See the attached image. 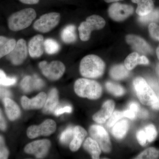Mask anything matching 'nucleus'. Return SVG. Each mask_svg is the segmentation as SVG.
Returning a JSON list of instances; mask_svg holds the SVG:
<instances>
[{"label": "nucleus", "mask_w": 159, "mask_h": 159, "mask_svg": "<svg viewBox=\"0 0 159 159\" xmlns=\"http://www.w3.org/2000/svg\"><path fill=\"white\" fill-rule=\"evenodd\" d=\"M21 87L25 93H29L34 89H33V77L30 76H26L20 84Z\"/></svg>", "instance_id": "obj_33"}, {"label": "nucleus", "mask_w": 159, "mask_h": 159, "mask_svg": "<svg viewBox=\"0 0 159 159\" xmlns=\"http://www.w3.org/2000/svg\"><path fill=\"white\" fill-rule=\"evenodd\" d=\"M91 136L97 142L103 152L109 153L111 150L112 145L108 134L102 126L93 125L90 127Z\"/></svg>", "instance_id": "obj_8"}, {"label": "nucleus", "mask_w": 159, "mask_h": 159, "mask_svg": "<svg viewBox=\"0 0 159 159\" xmlns=\"http://www.w3.org/2000/svg\"><path fill=\"white\" fill-rule=\"evenodd\" d=\"M106 87L109 93L116 97L122 96L125 93V89L122 86L111 81L106 83Z\"/></svg>", "instance_id": "obj_28"}, {"label": "nucleus", "mask_w": 159, "mask_h": 159, "mask_svg": "<svg viewBox=\"0 0 159 159\" xmlns=\"http://www.w3.org/2000/svg\"><path fill=\"white\" fill-rule=\"evenodd\" d=\"M74 91L80 97L97 99L101 97L102 88L99 83L93 80L80 78L74 84Z\"/></svg>", "instance_id": "obj_3"}, {"label": "nucleus", "mask_w": 159, "mask_h": 159, "mask_svg": "<svg viewBox=\"0 0 159 159\" xmlns=\"http://www.w3.org/2000/svg\"><path fill=\"white\" fill-rule=\"evenodd\" d=\"M28 52L25 40L21 39L18 40L14 49L7 55V57L14 65H20L27 58Z\"/></svg>", "instance_id": "obj_10"}, {"label": "nucleus", "mask_w": 159, "mask_h": 159, "mask_svg": "<svg viewBox=\"0 0 159 159\" xmlns=\"http://www.w3.org/2000/svg\"><path fill=\"white\" fill-rule=\"evenodd\" d=\"M47 98L45 93L41 92L31 99H29L25 96H23L21 102L23 108L25 109H39L44 106Z\"/></svg>", "instance_id": "obj_15"}, {"label": "nucleus", "mask_w": 159, "mask_h": 159, "mask_svg": "<svg viewBox=\"0 0 159 159\" xmlns=\"http://www.w3.org/2000/svg\"><path fill=\"white\" fill-rule=\"evenodd\" d=\"M74 128L72 126H69L65 130L62 132L60 136V142L64 145H67L71 141L74 137Z\"/></svg>", "instance_id": "obj_29"}, {"label": "nucleus", "mask_w": 159, "mask_h": 159, "mask_svg": "<svg viewBox=\"0 0 159 159\" xmlns=\"http://www.w3.org/2000/svg\"><path fill=\"white\" fill-rule=\"evenodd\" d=\"M149 61L145 56H140L137 52H133L126 57L124 65L127 70H131L138 65H148Z\"/></svg>", "instance_id": "obj_17"}, {"label": "nucleus", "mask_w": 159, "mask_h": 159, "mask_svg": "<svg viewBox=\"0 0 159 159\" xmlns=\"http://www.w3.org/2000/svg\"><path fill=\"white\" fill-rule=\"evenodd\" d=\"M51 145V142L48 139L37 140L26 145L25 151L26 153L34 155L38 158H42L48 152Z\"/></svg>", "instance_id": "obj_12"}, {"label": "nucleus", "mask_w": 159, "mask_h": 159, "mask_svg": "<svg viewBox=\"0 0 159 159\" xmlns=\"http://www.w3.org/2000/svg\"><path fill=\"white\" fill-rule=\"evenodd\" d=\"M105 64L97 55L90 54L81 60L80 72L83 77L88 78H97L104 74Z\"/></svg>", "instance_id": "obj_1"}, {"label": "nucleus", "mask_w": 159, "mask_h": 159, "mask_svg": "<svg viewBox=\"0 0 159 159\" xmlns=\"http://www.w3.org/2000/svg\"><path fill=\"white\" fill-rule=\"evenodd\" d=\"M72 108L70 106H66L64 107H58L55 109L54 114L55 116H59L65 113H70L72 112Z\"/></svg>", "instance_id": "obj_39"}, {"label": "nucleus", "mask_w": 159, "mask_h": 159, "mask_svg": "<svg viewBox=\"0 0 159 159\" xmlns=\"http://www.w3.org/2000/svg\"><path fill=\"white\" fill-rule=\"evenodd\" d=\"M115 107V102L113 100H108L106 101L102 105L101 110L93 116L94 121L97 123H104L113 112Z\"/></svg>", "instance_id": "obj_16"}, {"label": "nucleus", "mask_w": 159, "mask_h": 159, "mask_svg": "<svg viewBox=\"0 0 159 159\" xmlns=\"http://www.w3.org/2000/svg\"><path fill=\"white\" fill-rule=\"evenodd\" d=\"M39 67L44 76L51 80L59 79L66 70L64 64L59 61H54L49 64L43 61L39 63Z\"/></svg>", "instance_id": "obj_7"}, {"label": "nucleus", "mask_w": 159, "mask_h": 159, "mask_svg": "<svg viewBox=\"0 0 159 159\" xmlns=\"http://www.w3.org/2000/svg\"><path fill=\"white\" fill-rule=\"evenodd\" d=\"M157 97V100L155 103L152 104L151 106L154 109L159 110V94H158Z\"/></svg>", "instance_id": "obj_47"}, {"label": "nucleus", "mask_w": 159, "mask_h": 159, "mask_svg": "<svg viewBox=\"0 0 159 159\" xmlns=\"http://www.w3.org/2000/svg\"><path fill=\"white\" fill-rule=\"evenodd\" d=\"M129 70H127L125 65L122 64L114 66L110 71V75L113 79L121 80L128 77Z\"/></svg>", "instance_id": "obj_26"}, {"label": "nucleus", "mask_w": 159, "mask_h": 159, "mask_svg": "<svg viewBox=\"0 0 159 159\" xmlns=\"http://www.w3.org/2000/svg\"><path fill=\"white\" fill-rule=\"evenodd\" d=\"M36 12L32 8H26L16 11L8 19L9 29L13 31H21L29 27L36 17Z\"/></svg>", "instance_id": "obj_2"}, {"label": "nucleus", "mask_w": 159, "mask_h": 159, "mask_svg": "<svg viewBox=\"0 0 159 159\" xmlns=\"http://www.w3.org/2000/svg\"><path fill=\"white\" fill-rule=\"evenodd\" d=\"M17 79L15 77H8L5 72L0 69V85L9 86L16 83Z\"/></svg>", "instance_id": "obj_32"}, {"label": "nucleus", "mask_w": 159, "mask_h": 159, "mask_svg": "<svg viewBox=\"0 0 159 159\" xmlns=\"http://www.w3.org/2000/svg\"><path fill=\"white\" fill-rule=\"evenodd\" d=\"M129 124L126 119L116 122L112 129V134L117 139H122L128 131Z\"/></svg>", "instance_id": "obj_24"}, {"label": "nucleus", "mask_w": 159, "mask_h": 159, "mask_svg": "<svg viewBox=\"0 0 159 159\" xmlns=\"http://www.w3.org/2000/svg\"><path fill=\"white\" fill-rule=\"evenodd\" d=\"M134 9L130 5L115 3L109 8L108 12L110 17L116 21H122L133 13Z\"/></svg>", "instance_id": "obj_11"}, {"label": "nucleus", "mask_w": 159, "mask_h": 159, "mask_svg": "<svg viewBox=\"0 0 159 159\" xmlns=\"http://www.w3.org/2000/svg\"><path fill=\"white\" fill-rule=\"evenodd\" d=\"M157 56L159 60V47H158L157 48Z\"/></svg>", "instance_id": "obj_49"}, {"label": "nucleus", "mask_w": 159, "mask_h": 159, "mask_svg": "<svg viewBox=\"0 0 159 159\" xmlns=\"http://www.w3.org/2000/svg\"><path fill=\"white\" fill-rule=\"evenodd\" d=\"M20 2L26 5H36L39 3L40 0H19Z\"/></svg>", "instance_id": "obj_45"}, {"label": "nucleus", "mask_w": 159, "mask_h": 159, "mask_svg": "<svg viewBox=\"0 0 159 159\" xmlns=\"http://www.w3.org/2000/svg\"><path fill=\"white\" fill-rule=\"evenodd\" d=\"M124 117L123 111H116L113 112L110 117L109 118L107 122V125L108 127H111L113 126L114 125L118 122L119 120Z\"/></svg>", "instance_id": "obj_35"}, {"label": "nucleus", "mask_w": 159, "mask_h": 159, "mask_svg": "<svg viewBox=\"0 0 159 159\" xmlns=\"http://www.w3.org/2000/svg\"><path fill=\"white\" fill-rule=\"evenodd\" d=\"M105 24V20L99 16L94 15L89 16L85 21L80 24L78 28L80 39L83 41H88L92 31L103 29Z\"/></svg>", "instance_id": "obj_5"}, {"label": "nucleus", "mask_w": 159, "mask_h": 159, "mask_svg": "<svg viewBox=\"0 0 159 159\" xmlns=\"http://www.w3.org/2000/svg\"><path fill=\"white\" fill-rule=\"evenodd\" d=\"M9 154V151L5 145L4 139L0 136V159L8 158Z\"/></svg>", "instance_id": "obj_37"}, {"label": "nucleus", "mask_w": 159, "mask_h": 159, "mask_svg": "<svg viewBox=\"0 0 159 159\" xmlns=\"http://www.w3.org/2000/svg\"><path fill=\"white\" fill-rule=\"evenodd\" d=\"M44 50L48 54L57 53L60 49V46L57 41L53 39H47L44 43Z\"/></svg>", "instance_id": "obj_27"}, {"label": "nucleus", "mask_w": 159, "mask_h": 159, "mask_svg": "<svg viewBox=\"0 0 159 159\" xmlns=\"http://www.w3.org/2000/svg\"><path fill=\"white\" fill-rule=\"evenodd\" d=\"M145 131L148 142H153L157 136V131L155 126L152 124L147 125L145 127Z\"/></svg>", "instance_id": "obj_34"}, {"label": "nucleus", "mask_w": 159, "mask_h": 159, "mask_svg": "<svg viewBox=\"0 0 159 159\" xmlns=\"http://www.w3.org/2000/svg\"><path fill=\"white\" fill-rule=\"evenodd\" d=\"M126 43L135 51L143 54H149L152 49L147 43L142 38L134 34H128L125 37Z\"/></svg>", "instance_id": "obj_13"}, {"label": "nucleus", "mask_w": 159, "mask_h": 159, "mask_svg": "<svg viewBox=\"0 0 159 159\" xmlns=\"http://www.w3.org/2000/svg\"><path fill=\"white\" fill-rule=\"evenodd\" d=\"M33 89H34L39 90L42 88L44 85L43 81L37 77L36 75H34L33 77Z\"/></svg>", "instance_id": "obj_40"}, {"label": "nucleus", "mask_w": 159, "mask_h": 159, "mask_svg": "<svg viewBox=\"0 0 159 159\" xmlns=\"http://www.w3.org/2000/svg\"><path fill=\"white\" fill-rule=\"evenodd\" d=\"M123 113L124 117H126V118H129L131 119H133L135 118L136 115V113L130 109L123 111Z\"/></svg>", "instance_id": "obj_42"}, {"label": "nucleus", "mask_w": 159, "mask_h": 159, "mask_svg": "<svg viewBox=\"0 0 159 159\" xmlns=\"http://www.w3.org/2000/svg\"><path fill=\"white\" fill-rule=\"evenodd\" d=\"M11 96V93L3 86L0 85V98H6Z\"/></svg>", "instance_id": "obj_41"}, {"label": "nucleus", "mask_w": 159, "mask_h": 159, "mask_svg": "<svg viewBox=\"0 0 159 159\" xmlns=\"http://www.w3.org/2000/svg\"><path fill=\"white\" fill-rule=\"evenodd\" d=\"M87 134V133L84 129L80 126H75L74 137L70 144V148L72 151H77L79 149Z\"/></svg>", "instance_id": "obj_18"}, {"label": "nucleus", "mask_w": 159, "mask_h": 159, "mask_svg": "<svg viewBox=\"0 0 159 159\" xmlns=\"http://www.w3.org/2000/svg\"><path fill=\"white\" fill-rule=\"evenodd\" d=\"M58 103V92L56 89H53L50 91L48 96L46 99L44 106L43 112L48 114L55 110Z\"/></svg>", "instance_id": "obj_20"}, {"label": "nucleus", "mask_w": 159, "mask_h": 159, "mask_svg": "<svg viewBox=\"0 0 159 159\" xmlns=\"http://www.w3.org/2000/svg\"><path fill=\"white\" fill-rule=\"evenodd\" d=\"M104 1L107 3H111L118 2V1H122V0H104Z\"/></svg>", "instance_id": "obj_48"}, {"label": "nucleus", "mask_w": 159, "mask_h": 159, "mask_svg": "<svg viewBox=\"0 0 159 159\" xmlns=\"http://www.w3.org/2000/svg\"><path fill=\"white\" fill-rule=\"evenodd\" d=\"M132 2L138 4L136 12L139 16L147 15L153 10L154 5L152 0H132Z\"/></svg>", "instance_id": "obj_21"}, {"label": "nucleus", "mask_w": 159, "mask_h": 159, "mask_svg": "<svg viewBox=\"0 0 159 159\" xmlns=\"http://www.w3.org/2000/svg\"><path fill=\"white\" fill-rule=\"evenodd\" d=\"M133 85L138 98L142 104L152 106L157 102L156 94L144 78L137 77L134 79Z\"/></svg>", "instance_id": "obj_4"}, {"label": "nucleus", "mask_w": 159, "mask_h": 159, "mask_svg": "<svg viewBox=\"0 0 159 159\" xmlns=\"http://www.w3.org/2000/svg\"><path fill=\"white\" fill-rule=\"evenodd\" d=\"M60 13L50 12L43 15L33 24L34 30L41 33L50 32L59 24L60 21Z\"/></svg>", "instance_id": "obj_6"}, {"label": "nucleus", "mask_w": 159, "mask_h": 159, "mask_svg": "<svg viewBox=\"0 0 159 159\" xmlns=\"http://www.w3.org/2000/svg\"><path fill=\"white\" fill-rule=\"evenodd\" d=\"M159 19V10L158 9L153 10L149 14L144 16H140L139 20L142 24H145L149 22L156 21Z\"/></svg>", "instance_id": "obj_31"}, {"label": "nucleus", "mask_w": 159, "mask_h": 159, "mask_svg": "<svg viewBox=\"0 0 159 159\" xmlns=\"http://www.w3.org/2000/svg\"><path fill=\"white\" fill-rule=\"evenodd\" d=\"M139 112V117L140 118H143V119H145V118H147L148 116V113L146 110L142 109Z\"/></svg>", "instance_id": "obj_46"}, {"label": "nucleus", "mask_w": 159, "mask_h": 159, "mask_svg": "<svg viewBox=\"0 0 159 159\" xmlns=\"http://www.w3.org/2000/svg\"><path fill=\"white\" fill-rule=\"evenodd\" d=\"M148 30L152 37L159 41V25L155 23H151L148 26Z\"/></svg>", "instance_id": "obj_36"}, {"label": "nucleus", "mask_w": 159, "mask_h": 159, "mask_svg": "<svg viewBox=\"0 0 159 159\" xmlns=\"http://www.w3.org/2000/svg\"><path fill=\"white\" fill-rule=\"evenodd\" d=\"M44 40L43 35L37 34L29 41L28 50L29 55L32 58H38L43 54Z\"/></svg>", "instance_id": "obj_14"}, {"label": "nucleus", "mask_w": 159, "mask_h": 159, "mask_svg": "<svg viewBox=\"0 0 159 159\" xmlns=\"http://www.w3.org/2000/svg\"><path fill=\"white\" fill-rule=\"evenodd\" d=\"M129 109L134 112L135 113L139 112V105L138 103L134 102H130L129 105Z\"/></svg>", "instance_id": "obj_44"}, {"label": "nucleus", "mask_w": 159, "mask_h": 159, "mask_svg": "<svg viewBox=\"0 0 159 159\" xmlns=\"http://www.w3.org/2000/svg\"><path fill=\"white\" fill-rule=\"evenodd\" d=\"M6 129V120L4 119L2 111L0 109V129L5 130Z\"/></svg>", "instance_id": "obj_43"}, {"label": "nucleus", "mask_w": 159, "mask_h": 159, "mask_svg": "<svg viewBox=\"0 0 159 159\" xmlns=\"http://www.w3.org/2000/svg\"><path fill=\"white\" fill-rule=\"evenodd\" d=\"M16 43L14 39L0 36V58L8 55L14 49Z\"/></svg>", "instance_id": "obj_23"}, {"label": "nucleus", "mask_w": 159, "mask_h": 159, "mask_svg": "<svg viewBox=\"0 0 159 159\" xmlns=\"http://www.w3.org/2000/svg\"><path fill=\"white\" fill-rule=\"evenodd\" d=\"M159 157V150L152 147L142 152L135 159H157Z\"/></svg>", "instance_id": "obj_30"}, {"label": "nucleus", "mask_w": 159, "mask_h": 159, "mask_svg": "<svg viewBox=\"0 0 159 159\" xmlns=\"http://www.w3.org/2000/svg\"><path fill=\"white\" fill-rule=\"evenodd\" d=\"M156 70L157 73L159 75V64H158L157 66Z\"/></svg>", "instance_id": "obj_50"}, {"label": "nucleus", "mask_w": 159, "mask_h": 159, "mask_svg": "<svg viewBox=\"0 0 159 159\" xmlns=\"http://www.w3.org/2000/svg\"><path fill=\"white\" fill-rule=\"evenodd\" d=\"M137 138L140 145L142 146L146 145L147 139L145 131L142 130H139L137 133Z\"/></svg>", "instance_id": "obj_38"}, {"label": "nucleus", "mask_w": 159, "mask_h": 159, "mask_svg": "<svg viewBox=\"0 0 159 159\" xmlns=\"http://www.w3.org/2000/svg\"><path fill=\"white\" fill-rule=\"evenodd\" d=\"M56 129V124L52 119H47L40 125H31L27 130V134L30 139H33L40 136H49Z\"/></svg>", "instance_id": "obj_9"}, {"label": "nucleus", "mask_w": 159, "mask_h": 159, "mask_svg": "<svg viewBox=\"0 0 159 159\" xmlns=\"http://www.w3.org/2000/svg\"><path fill=\"white\" fill-rule=\"evenodd\" d=\"M6 114L11 121L17 119L20 115V110L17 104L9 97L3 99Z\"/></svg>", "instance_id": "obj_19"}, {"label": "nucleus", "mask_w": 159, "mask_h": 159, "mask_svg": "<svg viewBox=\"0 0 159 159\" xmlns=\"http://www.w3.org/2000/svg\"><path fill=\"white\" fill-rule=\"evenodd\" d=\"M83 147L91 155L92 158L99 159L101 149L97 142L93 138H88L86 139Z\"/></svg>", "instance_id": "obj_22"}, {"label": "nucleus", "mask_w": 159, "mask_h": 159, "mask_svg": "<svg viewBox=\"0 0 159 159\" xmlns=\"http://www.w3.org/2000/svg\"><path fill=\"white\" fill-rule=\"evenodd\" d=\"M76 27L74 25H68L65 27L61 33V37L66 43H72L77 40Z\"/></svg>", "instance_id": "obj_25"}]
</instances>
